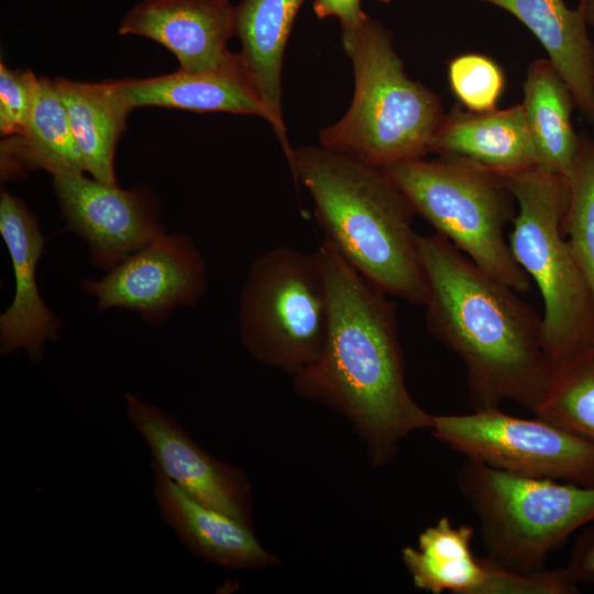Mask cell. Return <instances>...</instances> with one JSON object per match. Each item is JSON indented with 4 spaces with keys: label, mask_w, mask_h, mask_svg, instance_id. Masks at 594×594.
Returning a JSON list of instances; mask_svg holds the SVG:
<instances>
[{
    "label": "cell",
    "mask_w": 594,
    "mask_h": 594,
    "mask_svg": "<svg viewBox=\"0 0 594 594\" xmlns=\"http://www.w3.org/2000/svg\"><path fill=\"white\" fill-rule=\"evenodd\" d=\"M585 3L586 22L594 26V0H583Z\"/></svg>",
    "instance_id": "f546056e"
},
{
    "label": "cell",
    "mask_w": 594,
    "mask_h": 594,
    "mask_svg": "<svg viewBox=\"0 0 594 594\" xmlns=\"http://www.w3.org/2000/svg\"><path fill=\"white\" fill-rule=\"evenodd\" d=\"M154 497L162 520L194 556L238 570H258L279 560L257 540L252 526L215 509L154 473Z\"/></svg>",
    "instance_id": "2e32d148"
},
{
    "label": "cell",
    "mask_w": 594,
    "mask_h": 594,
    "mask_svg": "<svg viewBox=\"0 0 594 594\" xmlns=\"http://www.w3.org/2000/svg\"><path fill=\"white\" fill-rule=\"evenodd\" d=\"M119 33L160 43L188 73L216 72L238 61L228 50L235 35V7L229 0H144L125 14Z\"/></svg>",
    "instance_id": "5bb4252c"
},
{
    "label": "cell",
    "mask_w": 594,
    "mask_h": 594,
    "mask_svg": "<svg viewBox=\"0 0 594 594\" xmlns=\"http://www.w3.org/2000/svg\"><path fill=\"white\" fill-rule=\"evenodd\" d=\"M312 7L319 19L338 18L341 28L354 26L367 16L361 9V0H315Z\"/></svg>",
    "instance_id": "f1b7e54d"
},
{
    "label": "cell",
    "mask_w": 594,
    "mask_h": 594,
    "mask_svg": "<svg viewBox=\"0 0 594 594\" xmlns=\"http://www.w3.org/2000/svg\"><path fill=\"white\" fill-rule=\"evenodd\" d=\"M517 212L508 243L543 301L542 328L554 369L594 348V302L563 233L569 178L538 165L504 177Z\"/></svg>",
    "instance_id": "5b68a950"
},
{
    "label": "cell",
    "mask_w": 594,
    "mask_h": 594,
    "mask_svg": "<svg viewBox=\"0 0 594 594\" xmlns=\"http://www.w3.org/2000/svg\"><path fill=\"white\" fill-rule=\"evenodd\" d=\"M125 417L146 443L154 473L197 501L253 526L252 486L246 473L209 454L169 413L125 393Z\"/></svg>",
    "instance_id": "7c38bea8"
},
{
    "label": "cell",
    "mask_w": 594,
    "mask_h": 594,
    "mask_svg": "<svg viewBox=\"0 0 594 594\" xmlns=\"http://www.w3.org/2000/svg\"><path fill=\"white\" fill-rule=\"evenodd\" d=\"M429 430L465 459L518 475L594 487V442L538 416L515 417L499 407L433 415Z\"/></svg>",
    "instance_id": "9c48e42d"
},
{
    "label": "cell",
    "mask_w": 594,
    "mask_h": 594,
    "mask_svg": "<svg viewBox=\"0 0 594 594\" xmlns=\"http://www.w3.org/2000/svg\"><path fill=\"white\" fill-rule=\"evenodd\" d=\"M329 290V326L311 364L293 375L296 394L345 417L374 466H386L432 416L405 377L395 304L326 241L318 246Z\"/></svg>",
    "instance_id": "6da1fadb"
},
{
    "label": "cell",
    "mask_w": 594,
    "mask_h": 594,
    "mask_svg": "<svg viewBox=\"0 0 594 594\" xmlns=\"http://www.w3.org/2000/svg\"><path fill=\"white\" fill-rule=\"evenodd\" d=\"M81 286L99 309L133 310L146 323L157 324L174 309L200 300L207 289V264L191 238L164 232L101 278L82 279Z\"/></svg>",
    "instance_id": "8fae6325"
},
{
    "label": "cell",
    "mask_w": 594,
    "mask_h": 594,
    "mask_svg": "<svg viewBox=\"0 0 594 594\" xmlns=\"http://www.w3.org/2000/svg\"><path fill=\"white\" fill-rule=\"evenodd\" d=\"M565 568L579 584H594V521L579 535Z\"/></svg>",
    "instance_id": "83f0119b"
},
{
    "label": "cell",
    "mask_w": 594,
    "mask_h": 594,
    "mask_svg": "<svg viewBox=\"0 0 594 594\" xmlns=\"http://www.w3.org/2000/svg\"><path fill=\"white\" fill-rule=\"evenodd\" d=\"M54 84L65 105L85 172L99 182L116 184L114 151L131 109L112 81L90 84L58 78Z\"/></svg>",
    "instance_id": "7402d4cb"
},
{
    "label": "cell",
    "mask_w": 594,
    "mask_h": 594,
    "mask_svg": "<svg viewBox=\"0 0 594 594\" xmlns=\"http://www.w3.org/2000/svg\"><path fill=\"white\" fill-rule=\"evenodd\" d=\"M53 184L68 228L87 242L91 263L103 271L165 232L145 189L125 190L84 173L55 175Z\"/></svg>",
    "instance_id": "4fadbf2b"
},
{
    "label": "cell",
    "mask_w": 594,
    "mask_h": 594,
    "mask_svg": "<svg viewBox=\"0 0 594 594\" xmlns=\"http://www.w3.org/2000/svg\"><path fill=\"white\" fill-rule=\"evenodd\" d=\"M381 1L388 3L391 0H381Z\"/></svg>",
    "instance_id": "4dcf8cb0"
},
{
    "label": "cell",
    "mask_w": 594,
    "mask_h": 594,
    "mask_svg": "<svg viewBox=\"0 0 594 594\" xmlns=\"http://www.w3.org/2000/svg\"><path fill=\"white\" fill-rule=\"evenodd\" d=\"M329 309L319 250L272 248L253 261L241 290V344L258 363L293 376L319 356Z\"/></svg>",
    "instance_id": "ba28073f"
},
{
    "label": "cell",
    "mask_w": 594,
    "mask_h": 594,
    "mask_svg": "<svg viewBox=\"0 0 594 594\" xmlns=\"http://www.w3.org/2000/svg\"><path fill=\"white\" fill-rule=\"evenodd\" d=\"M418 245L428 330L464 364L473 409L512 400L536 414L556 371L542 317L441 234H418Z\"/></svg>",
    "instance_id": "7a4b0ae2"
},
{
    "label": "cell",
    "mask_w": 594,
    "mask_h": 594,
    "mask_svg": "<svg viewBox=\"0 0 594 594\" xmlns=\"http://www.w3.org/2000/svg\"><path fill=\"white\" fill-rule=\"evenodd\" d=\"M305 0H241L235 7V35L242 67L272 113L289 166L292 148L282 116V68L286 44Z\"/></svg>",
    "instance_id": "d6986e66"
},
{
    "label": "cell",
    "mask_w": 594,
    "mask_h": 594,
    "mask_svg": "<svg viewBox=\"0 0 594 594\" xmlns=\"http://www.w3.org/2000/svg\"><path fill=\"white\" fill-rule=\"evenodd\" d=\"M341 30L354 95L346 113L321 130V146L381 168L425 157L446 118L440 99L407 76L381 23L366 16Z\"/></svg>",
    "instance_id": "277c9868"
},
{
    "label": "cell",
    "mask_w": 594,
    "mask_h": 594,
    "mask_svg": "<svg viewBox=\"0 0 594 594\" xmlns=\"http://www.w3.org/2000/svg\"><path fill=\"white\" fill-rule=\"evenodd\" d=\"M448 78L454 96L470 112L496 110L505 77L488 56L476 53L455 56L449 63Z\"/></svg>",
    "instance_id": "484cf974"
},
{
    "label": "cell",
    "mask_w": 594,
    "mask_h": 594,
    "mask_svg": "<svg viewBox=\"0 0 594 594\" xmlns=\"http://www.w3.org/2000/svg\"><path fill=\"white\" fill-rule=\"evenodd\" d=\"M38 82L31 70H11L0 65V132L19 133L30 114Z\"/></svg>",
    "instance_id": "4316f807"
},
{
    "label": "cell",
    "mask_w": 594,
    "mask_h": 594,
    "mask_svg": "<svg viewBox=\"0 0 594 594\" xmlns=\"http://www.w3.org/2000/svg\"><path fill=\"white\" fill-rule=\"evenodd\" d=\"M499 7L531 31L566 84L574 105L594 122V44L585 3L570 9L563 0H481Z\"/></svg>",
    "instance_id": "ac0fdd59"
},
{
    "label": "cell",
    "mask_w": 594,
    "mask_h": 594,
    "mask_svg": "<svg viewBox=\"0 0 594 594\" xmlns=\"http://www.w3.org/2000/svg\"><path fill=\"white\" fill-rule=\"evenodd\" d=\"M0 233L14 275L13 300L0 316L1 354L22 351L31 362L40 363L45 342L58 339L62 322L43 301L36 284V266L45 245L37 218L7 191L0 198Z\"/></svg>",
    "instance_id": "9a60e30c"
},
{
    "label": "cell",
    "mask_w": 594,
    "mask_h": 594,
    "mask_svg": "<svg viewBox=\"0 0 594 594\" xmlns=\"http://www.w3.org/2000/svg\"><path fill=\"white\" fill-rule=\"evenodd\" d=\"M563 233L594 302V138L580 135Z\"/></svg>",
    "instance_id": "d4e9b609"
},
{
    "label": "cell",
    "mask_w": 594,
    "mask_h": 594,
    "mask_svg": "<svg viewBox=\"0 0 594 594\" xmlns=\"http://www.w3.org/2000/svg\"><path fill=\"white\" fill-rule=\"evenodd\" d=\"M323 241L391 297L425 306L428 279L411 205L384 168L324 146L294 151Z\"/></svg>",
    "instance_id": "3957f363"
},
{
    "label": "cell",
    "mask_w": 594,
    "mask_h": 594,
    "mask_svg": "<svg viewBox=\"0 0 594 594\" xmlns=\"http://www.w3.org/2000/svg\"><path fill=\"white\" fill-rule=\"evenodd\" d=\"M384 169L437 233L512 289H530V277L506 238L517 202L503 176L453 155L410 160Z\"/></svg>",
    "instance_id": "8992f818"
},
{
    "label": "cell",
    "mask_w": 594,
    "mask_h": 594,
    "mask_svg": "<svg viewBox=\"0 0 594 594\" xmlns=\"http://www.w3.org/2000/svg\"><path fill=\"white\" fill-rule=\"evenodd\" d=\"M473 528L441 517L407 546L402 559L416 588L432 594H575L579 583L566 568L519 571L471 550Z\"/></svg>",
    "instance_id": "30bf717a"
},
{
    "label": "cell",
    "mask_w": 594,
    "mask_h": 594,
    "mask_svg": "<svg viewBox=\"0 0 594 594\" xmlns=\"http://www.w3.org/2000/svg\"><path fill=\"white\" fill-rule=\"evenodd\" d=\"M574 101L548 58L534 61L527 70L521 103L535 145L538 166L569 178L580 146L572 124Z\"/></svg>",
    "instance_id": "603a6c76"
},
{
    "label": "cell",
    "mask_w": 594,
    "mask_h": 594,
    "mask_svg": "<svg viewBox=\"0 0 594 594\" xmlns=\"http://www.w3.org/2000/svg\"><path fill=\"white\" fill-rule=\"evenodd\" d=\"M460 492L479 518L486 557L510 569L544 568L551 551L594 521V487L505 472L465 459Z\"/></svg>",
    "instance_id": "52a82bcc"
},
{
    "label": "cell",
    "mask_w": 594,
    "mask_h": 594,
    "mask_svg": "<svg viewBox=\"0 0 594 594\" xmlns=\"http://www.w3.org/2000/svg\"><path fill=\"white\" fill-rule=\"evenodd\" d=\"M1 142L4 179L44 169L53 176L84 173L68 114L54 81L38 77L33 105L22 130Z\"/></svg>",
    "instance_id": "44dd1931"
},
{
    "label": "cell",
    "mask_w": 594,
    "mask_h": 594,
    "mask_svg": "<svg viewBox=\"0 0 594 594\" xmlns=\"http://www.w3.org/2000/svg\"><path fill=\"white\" fill-rule=\"evenodd\" d=\"M432 152L469 160L503 177L538 165L521 105L484 113L453 109L435 136Z\"/></svg>",
    "instance_id": "ffe728a7"
},
{
    "label": "cell",
    "mask_w": 594,
    "mask_h": 594,
    "mask_svg": "<svg viewBox=\"0 0 594 594\" xmlns=\"http://www.w3.org/2000/svg\"><path fill=\"white\" fill-rule=\"evenodd\" d=\"M112 85L131 110L157 106L195 112L252 114L266 120L275 134L277 131L272 113L251 85L239 56L233 65L216 72L178 69L151 78L112 81Z\"/></svg>",
    "instance_id": "e0dca14e"
},
{
    "label": "cell",
    "mask_w": 594,
    "mask_h": 594,
    "mask_svg": "<svg viewBox=\"0 0 594 594\" xmlns=\"http://www.w3.org/2000/svg\"><path fill=\"white\" fill-rule=\"evenodd\" d=\"M535 415L594 442V348L556 369Z\"/></svg>",
    "instance_id": "cb8c5ba5"
}]
</instances>
